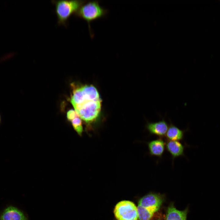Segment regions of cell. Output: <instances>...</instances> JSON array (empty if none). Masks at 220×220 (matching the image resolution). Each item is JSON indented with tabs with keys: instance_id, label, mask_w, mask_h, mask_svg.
Here are the masks:
<instances>
[{
	"instance_id": "cell-13",
	"label": "cell",
	"mask_w": 220,
	"mask_h": 220,
	"mask_svg": "<svg viewBox=\"0 0 220 220\" xmlns=\"http://www.w3.org/2000/svg\"><path fill=\"white\" fill-rule=\"evenodd\" d=\"M79 116L75 111L73 109L69 110L67 113V119L68 120L71 121Z\"/></svg>"
},
{
	"instance_id": "cell-10",
	"label": "cell",
	"mask_w": 220,
	"mask_h": 220,
	"mask_svg": "<svg viewBox=\"0 0 220 220\" xmlns=\"http://www.w3.org/2000/svg\"><path fill=\"white\" fill-rule=\"evenodd\" d=\"M170 125L166 134L167 140L172 141H181L184 137L185 133L188 130V129L182 130L174 124L169 119Z\"/></svg>"
},
{
	"instance_id": "cell-4",
	"label": "cell",
	"mask_w": 220,
	"mask_h": 220,
	"mask_svg": "<svg viewBox=\"0 0 220 220\" xmlns=\"http://www.w3.org/2000/svg\"><path fill=\"white\" fill-rule=\"evenodd\" d=\"M161 197L155 194H149L139 200L137 207L139 220H150L160 208Z\"/></svg>"
},
{
	"instance_id": "cell-14",
	"label": "cell",
	"mask_w": 220,
	"mask_h": 220,
	"mask_svg": "<svg viewBox=\"0 0 220 220\" xmlns=\"http://www.w3.org/2000/svg\"><path fill=\"white\" fill-rule=\"evenodd\" d=\"M1 123H2V118H1V115L0 114V125L1 124Z\"/></svg>"
},
{
	"instance_id": "cell-12",
	"label": "cell",
	"mask_w": 220,
	"mask_h": 220,
	"mask_svg": "<svg viewBox=\"0 0 220 220\" xmlns=\"http://www.w3.org/2000/svg\"><path fill=\"white\" fill-rule=\"evenodd\" d=\"M71 122L74 129L79 135H81L83 132V127L82 120L80 117L79 116L76 117Z\"/></svg>"
},
{
	"instance_id": "cell-9",
	"label": "cell",
	"mask_w": 220,
	"mask_h": 220,
	"mask_svg": "<svg viewBox=\"0 0 220 220\" xmlns=\"http://www.w3.org/2000/svg\"><path fill=\"white\" fill-rule=\"evenodd\" d=\"M166 148L171 156L173 163L174 159L181 156H184V150L185 146L177 141L167 140Z\"/></svg>"
},
{
	"instance_id": "cell-11",
	"label": "cell",
	"mask_w": 220,
	"mask_h": 220,
	"mask_svg": "<svg viewBox=\"0 0 220 220\" xmlns=\"http://www.w3.org/2000/svg\"><path fill=\"white\" fill-rule=\"evenodd\" d=\"M187 210L179 211L173 205L168 208L165 220H186Z\"/></svg>"
},
{
	"instance_id": "cell-5",
	"label": "cell",
	"mask_w": 220,
	"mask_h": 220,
	"mask_svg": "<svg viewBox=\"0 0 220 220\" xmlns=\"http://www.w3.org/2000/svg\"><path fill=\"white\" fill-rule=\"evenodd\" d=\"M114 213L117 220H138L137 207L133 202L123 200L116 205Z\"/></svg>"
},
{
	"instance_id": "cell-2",
	"label": "cell",
	"mask_w": 220,
	"mask_h": 220,
	"mask_svg": "<svg viewBox=\"0 0 220 220\" xmlns=\"http://www.w3.org/2000/svg\"><path fill=\"white\" fill-rule=\"evenodd\" d=\"M86 1L83 0H52L55 6L54 12L57 17V23L67 27L68 20L75 14Z\"/></svg>"
},
{
	"instance_id": "cell-6",
	"label": "cell",
	"mask_w": 220,
	"mask_h": 220,
	"mask_svg": "<svg viewBox=\"0 0 220 220\" xmlns=\"http://www.w3.org/2000/svg\"><path fill=\"white\" fill-rule=\"evenodd\" d=\"M0 220H28V218L22 211L9 205L0 212Z\"/></svg>"
},
{
	"instance_id": "cell-7",
	"label": "cell",
	"mask_w": 220,
	"mask_h": 220,
	"mask_svg": "<svg viewBox=\"0 0 220 220\" xmlns=\"http://www.w3.org/2000/svg\"><path fill=\"white\" fill-rule=\"evenodd\" d=\"M169 125L164 118L155 122H147L145 125L146 129L150 135H154L163 138L166 135Z\"/></svg>"
},
{
	"instance_id": "cell-3",
	"label": "cell",
	"mask_w": 220,
	"mask_h": 220,
	"mask_svg": "<svg viewBox=\"0 0 220 220\" xmlns=\"http://www.w3.org/2000/svg\"><path fill=\"white\" fill-rule=\"evenodd\" d=\"M107 9L101 6L97 1L86 2L74 14L75 16L85 20L88 23L89 31L93 36L90 23L92 21L105 16L108 13Z\"/></svg>"
},
{
	"instance_id": "cell-1",
	"label": "cell",
	"mask_w": 220,
	"mask_h": 220,
	"mask_svg": "<svg viewBox=\"0 0 220 220\" xmlns=\"http://www.w3.org/2000/svg\"><path fill=\"white\" fill-rule=\"evenodd\" d=\"M81 87L82 96L77 104L74 107L80 118L87 123H91L99 114L101 100L96 92Z\"/></svg>"
},
{
	"instance_id": "cell-8",
	"label": "cell",
	"mask_w": 220,
	"mask_h": 220,
	"mask_svg": "<svg viewBox=\"0 0 220 220\" xmlns=\"http://www.w3.org/2000/svg\"><path fill=\"white\" fill-rule=\"evenodd\" d=\"M151 156H155L161 158L166 148V142L163 138L157 139L147 142Z\"/></svg>"
}]
</instances>
